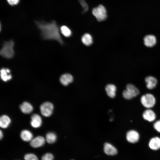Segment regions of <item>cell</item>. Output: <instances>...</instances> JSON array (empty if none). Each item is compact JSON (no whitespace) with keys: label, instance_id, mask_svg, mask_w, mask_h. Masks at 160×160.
<instances>
[{"label":"cell","instance_id":"1","mask_svg":"<svg viewBox=\"0 0 160 160\" xmlns=\"http://www.w3.org/2000/svg\"><path fill=\"white\" fill-rule=\"evenodd\" d=\"M36 23L41 31V35L43 39L55 40L61 44H63L58 27L55 21H53L50 23L36 21Z\"/></svg>","mask_w":160,"mask_h":160},{"label":"cell","instance_id":"2","mask_svg":"<svg viewBox=\"0 0 160 160\" xmlns=\"http://www.w3.org/2000/svg\"><path fill=\"white\" fill-rule=\"evenodd\" d=\"M14 43L12 40L5 41L0 52L1 55L6 58H12L14 55Z\"/></svg>","mask_w":160,"mask_h":160},{"label":"cell","instance_id":"3","mask_svg":"<svg viewBox=\"0 0 160 160\" xmlns=\"http://www.w3.org/2000/svg\"><path fill=\"white\" fill-rule=\"evenodd\" d=\"M92 13L98 21L104 20L107 17L106 9L102 5H100L94 8L92 10Z\"/></svg>","mask_w":160,"mask_h":160},{"label":"cell","instance_id":"4","mask_svg":"<svg viewBox=\"0 0 160 160\" xmlns=\"http://www.w3.org/2000/svg\"><path fill=\"white\" fill-rule=\"evenodd\" d=\"M140 101L145 107L150 108L153 107L156 103L154 96L150 93H147L143 95L140 98Z\"/></svg>","mask_w":160,"mask_h":160},{"label":"cell","instance_id":"5","mask_svg":"<svg viewBox=\"0 0 160 160\" xmlns=\"http://www.w3.org/2000/svg\"><path fill=\"white\" fill-rule=\"evenodd\" d=\"M54 108L53 104L49 102L42 103L40 107V110L42 114L44 116L49 117L52 113Z\"/></svg>","mask_w":160,"mask_h":160},{"label":"cell","instance_id":"6","mask_svg":"<svg viewBox=\"0 0 160 160\" xmlns=\"http://www.w3.org/2000/svg\"><path fill=\"white\" fill-rule=\"evenodd\" d=\"M126 137L129 142L135 143L139 140L140 135L137 131L134 130H131L127 132Z\"/></svg>","mask_w":160,"mask_h":160},{"label":"cell","instance_id":"7","mask_svg":"<svg viewBox=\"0 0 160 160\" xmlns=\"http://www.w3.org/2000/svg\"><path fill=\"white\" fill-rule=\"evenodd\" d=\"M143 117L145 120L151 122L155 120L156 116L153 111L150 108H148L143 113Z\"/></svg>","mask_w":160,"mask_h":160},{"label":"cell","instance_id":"8","mask_svg":"<svg viewBox=\"0 0 160 160\" xmlns=\"http://www.w3.org/2000/svg\"><path fill=\"white\" fill-rule=\"evenodd\" d=\"M45 142V139L44 137L38 136L33 139L30 141V145L34 148L40 147L43 145Z\"/></svg>","mask_w":160,"mask_h":160},{"label":"cell","instance_id":"9","mask_svg":"<svg viewBox=\"0 0 160 160\" xmlns=\"http://www.w3.org/2000/svg\"><path fill=\"white\" fill-rule=\"evenodd\" d=\"M148 146L151 150L156 151L160 149V138L155 137L151 138L150 140Z\"/></svg>","mask_w":160,"mask_h":160},{"label":"cell","instance_id":"10","mask_svg":"<svg viewBox=\"0 0 160 160\" xmlns=\"http://www.w3.org/2000/svg\"><path fill=\"white\" fill-rule=\"evenodd\" d=\"M104 151L107 155L110 156H114L117 153L116 148L110 143H105L104 146Z\"/></svg>","mask_w":160,"mask_h":160},{"label":"cell","instance_id":"11","mask_svg":"<svg viewBox=\"0 0 160 160\" xmlns=\"http://www.w3.org/2000/svg\"><path fill=\"white\" fill-rule=\"evenodd\" d=\"M143 40L144 44L148 47H153L156 42V37L152 35H146L144 37Z\"/></svg>","mask_w":160,"mask_h":160},{"label":"cell","instance_id":"12","mask_svg":"<svg viewBox=\"0 0 160 160\" xmlns=\"http://www.w3.org/2000/svg\"><path fill=\"white\" fill-rule=\"evenodd\" d=\"M41 124V118L39 115L34 114L31 116V124L33 127L35 128L39 127Z\"/></svg>","mask_w":160,"mask_h":160},{"label":"cell","instance_id":"13","mask_svg":"<svg viewBox=\"0 0 160 160\" xmlns=\"http://www.w3.org/2000/svg\"><path fill=\"white\" fill-rule=\"evenodd\" d=\"M147 87L149 89H151L154 88L156 86L157 81L154 77L149 76L145 79Z\"/></svg>","mask_w":160,"mask_h":160},{"label":"cell","instance_id":"14","mask_svg":"<svg viewBox=\"0 0 160 160\" xmlns=\"http://www.w3.org/2000/svg\"><path fill=\"white\" fill-rule=\"evenodd\" d=\"M60 81L62 84L66 86L73 81V77L71 74L66 73L61 75L60 78Z\"/></svg>","mask_w":160,"mask_h":160},{"label":"cell","instance_id":"15","mask_svg":"<svg viewBox=\"0 0 160 160\" xmlns=\"http://www.w3.org/2000/svg\"><path fill=\"white\" fill-rule=\"evenodd\" d=\"M105 90L107 95L111 98H114L116 96V87L114 84H110L107 85Z\"/></svg>","mask_w":160,"mask_h":160},{"label":"cell","instance_id":"16","mask_svg":"<svg viewBox=\"0 0 160 160\" xmlns=\"http://www.w3.org/2000/svg\"><path fill=\"white\" fill-rule=\"evenodd\" d=\"M20 108L22 112L25 114L30 113L33 110L32 105L27 102H24L20 105Z\"/></svg>","mask_w":160,"mask_h":160},{"label":"cell","instance_id":"17","mask_svg":"<svg viewBox=\"0 0 160 160\" xmlns=\"http://www.w3.org/2000/svg\"><path fill=\"white\" fill-rule=\"evenodd\" d=\"M20 136L21 138L23 141L26 142L31 141L33 139V135L29 130H24L20 133Z\"/></svg>","mask_w":160,"mask_h":160},{"label":"cell","instance_id":"18","mask_svg":"<svg viewBox=\"0 0 160 160\" xmlns=\"http://www.w3.org/2000/svg\"><path fill=\"white\" fill-rule=\"evenodd\" d=\"M10 72V70L8 68H2L1 70V77L3 81L5 82L7 81L12 79L11 75L8 74Z\"/></svg>","mask_w":160,"mask_h":160},{"label":"cell","instance_id":"19","mask_svg":"<svg viewBox=\"0 0 160 160\" xmlns=\"http://www.w3.org/2000/svg\"><path fill=\"white\" fill-rule=\"evenodd\" d=\"M126 89L130 93L133 97L137 96L140 93L138 89L132 84H128L126 86Z\"/></svg>","mask_w":160,"mask_h":160},{"label":"cell","instance_id":"20","mask_svg":"<svg viewBox=\"0 0 160 160\" xmlns=\"http://www.w3.org/2000/svg\"><path fill=\"white\" fill-rule=\"evenodd\" d=\"M11 122L10 118L7 116H2L0 119V126L3 128H6L8 127Z\"/></svg>","mask_w":160,"mask_h":160},{"label":"cell","instance_id":"21","mask_svg":"<svg viewBox=\"0 0 160 160\" xmlns=\"http://www.w3.org/2000/svg\"><path fill=\"white\" fill-rule=\"evenodd\" d=\"M81 41L85 45L87 46H89L92 43V38L89 34L86 33L82 36Z\"/></svg>","mask_w":160,"mask_h":160},{"label":"cell","instance_id":"22","mask_svg":"<svg viewBox=\"0 0 160 160\" xmlns=\"http://www.w3.org/2000/svg\"><path fill=\"white\" fill-rule=\"evenodd\" d=\"M47 141L49 143L52 144L55 143L57 139L56 134L52 132L47 133L46 137Z\"/></svg>","mask_w":160,"mask_h":160},{"label":"cell","instance_id":"23","mask_svg":"<svg viewBox=\"0 0 160 160\" xmlns=\"http://www.w3.org/2000/svg\"><path fill=\"white\" fill-rule=\"evenodd\" d=\"M62 34L66 37H69L71 35V31L67 26L63 25L60 28Z\"/></svg>","mask_w":160,"mask_h":160},{"label":"cell","instance_id":"24","mask_svg":"<svg viewBox=\"0 0 160 160\" xmlns=\"http://www.w3.org/2000/svg\"><path fill=\"white\" fill-rule=\"evenodd\" d=\"M25 160H38L37 156L33 153L26 154L24 157Z\"/></svg>","mask_w":160,"mask_h":160},{"label":"cell","instance_id":"25","mask_svg":"<svg viewBox=\"0 0 160 160\" xmlns=\"http://www.w3.org/2000/svg\"><path fill=\"white\" fill-rule=\"evenodd\" d=\"M78 0L83 9V12H85L87 11L88 9V7L85 1L84 0Z\"/></svg>","mask_w":160,"mask_h":160},{"label":"cell","instance_id":"26","mask_svg":"<svg viewBox=\"0 0 160 160\" xmlns=\"http://www.w3.org/2000/svg\"><path fill=\"white\" fill-rule=\"evenodd\" d=\"M54 156L50 153H47L44 155L41 158V160H53Z\"/></svg>","mask_w":160,"mask_h":160},{"label":"cell","instance_id":"27","mask_svg":"<svg viewBox=\"0 0 160 160\" xmlns=\"http://www.w3.org/2000/svg\"><path fill=\"white\" fill-rule=\"evenodd\" d=\"M122 94L124 97L127 100H130L133 97L130 93L126 89L123 91Z\"/></svg>","mask_w":160,"mask_h":160},{"label":"cell","instance_id":"28","mask_svg":"<svg viewBox=\"0 0 160 160\" xmlns=\"http://www.w3.org/2000/svg\"><path fill=\"white\" fill-rule=\"evenodd\" d=\"M154 129L158 132L160 133V120L156 121L153 124Z\"/></svg>","mask_w":160,"mask_h":160},{"label":"cell","instance_id":"29","mask_svg":"<svg viewBox=\"0 0 160 160\" xmlns=\"http://www.w3.org/2000/svg\"><path fill=\"white\" fill-rule=\"evenodd\" d=\"M7 1L9 4L14 5L17 4L19 3V0H7Z\"/></svg>","mask_w":160,"mask_h":160},{"label":"cell","instance_id":"30","mask_svg":"<svg viewBox=\"0 0 160 160\" xmlns=\"http://www.w3.org/2000/svg\"><path fill=\"white\" fill-rule=\"evenodd\" d=\"M3 136V133L1 130L0 132V138L1 139L2 138Z\"/></svg>","mask_w":160,"mask_h":160}]
</instances>
